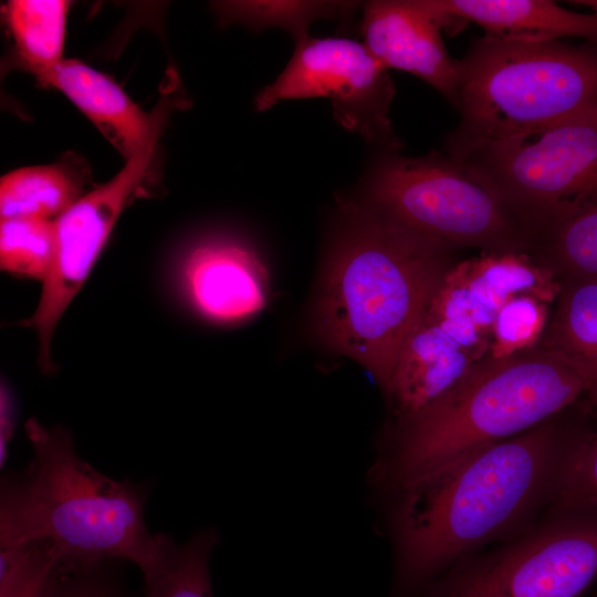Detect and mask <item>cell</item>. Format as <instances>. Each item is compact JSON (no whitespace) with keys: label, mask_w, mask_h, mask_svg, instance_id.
<instances>
[{"label":"cell","mask_w":597,"mask_h":597,"mask_svg":"<svg viewBox=\"0 0 597 597\" xmlns=\"http://www.w3.org/2000/svg\"><path fill=\"white\" fill-rule=\"evenodd\" d=\"M583 400L556 417L481 449L406 490L398 586L410 591L482 544L551 504L572 459L594 430Z\"/></svg>","instance_id":"cell-1"},{"label":"cell","mask_w":597,"mask_h":597,"mask_svg":"<svg viewBox=\"0 0 597 597\" xmlns=\"http://www.w3.org/2000/svg\"><path fill=\"white\" fill-rule=\"evenodd\" d=\"M346 222L321 281L317 335L365 367L387 392L400 353L423 321L458 250L369 208L344 203Z\"/></svg>","instance_id":"cell-2"},{"label":"cell","mask_w":597,"mask_h":597,"mask_svg":"<svg viewBox=\"0 0 597 597\" xmlns=\"http://www.w3.org/2000/svg\"><path fill=\"white\" fill-rule=\"evenodd\" d=\"M25 433L33 460L2 478L0 547L43 542L71 568L125 561L151 576L172 538L148 530L146 485L90 465L60 427L29 419Z\"/></svg>","instance_id":"cell-3"},{"label":"cell","mask_w":597,"mask_h":597,"mask_svg":"<svg viewBox=\"0 0 597 597\" xmlns=\"http://www.w3.org/2000/svg\"><path fill=\"white\" fill-rule=\"evenodd\" d=\"M591 395L593 386L579 369L536 345L485 356L442 397L404 419L395 476L406 491Z\"/></svg>","instance_id":"cell-4"},{"label":"cell","mask_w":597,"mask_h":597,"mask_svg":"<svg viewBox=\"0 0 597 597\" xmlns=\"http://www.w3.org/2000/svg\"><path fill=\"white\" fill-rule=\"evenodd\" d=\"M454 107L446 149L597 112V45L485 34L460 60Z\"/></svg>","instance_id":"cell-5"},{"label":"cell","mask_w":597,"mask_h":597,"mask_svg":"<svg viewBox=\"0 0 597 597\" xmlns=\"http://www.w3.org/2000/svg\"><path fill=\"white\" fill-rule=\"evenodd\" d=\"M363 206L430 241L486 254H530L534 239L512 210L447 153L385 151L364 184Z\"/></svg>","instance_id":"cell-6"},{"label":"cell","mask_w":597,"mask_h":597,"mask_svg":"<svg viewBox=\"0 0 597 597\" xmlns=\"http://www.w3.org/2000/svg\"><path fill=\"white\" fill-rule=\"evenodd\" d=\"M446 153L512 210L534 244L563 221L597 207V112Z\"/></svg>","instance_id":"cell-7"},{"label":"cell","mask_w":597,"mask_h":597,"mask_svg":"<svg viewBox=\"0 0 597 597\" xmlns=\"http://www.w3.org/2000/svg\"><path fill=\"white\" fill-rule=\"evenodd\" d=\"M597 580V507L551 514L506 546L468 556L425 597H580Z\"/></svg>","instance_id":"cell-8"},{"label":"cell","mask_w":597,"mask_h":597,"mask_svg":"<svg viewBox=\"0 0 597 597\" xmlns=\"http://www.w3.org/2000/svg\"><path fill=\"white\" fill-rule=\"evenodd\" d=\"M295 43L286 67L255 96V109L265 112L286 100L327 97L342 127L385 151H398L402 143L389 118L395 85L365 43L308 34Z\"/></svg>","instance_id":"cell-9"},{"label":"cell","mask_w":597,"mask_h":597,"mask_svg":"<svg viewBox=\"0 0 597 597\" xmlns=\"http://www.w3.org/2000/svg\"><path fill=\"white\" fill-rule=\"evenodd\" d=\"M157 142L126 160L111 180L85 193L54 220L55 250L40 302L24 321L39 337V363L51 370L50 346L55 327L100 255L117 218L148 175Z\"/></svg>","instance_id":"cell-10"},{"label":"cell","mask_w":597,"mask_h":597,"mask_svg":"<svg viewBox=\"0 0 597 597\" xmlns=\"http://www.w3.org/2000/svg\"><path fill=\"white\" fill-rule=\"evenodd\" d=\"M443 21L422 0H377L364 4V43L387 69L408 72L441 93L453 106L460 60L443 44Z\"/></svg>","instance_id":"cell-11"},{"label":"cell","mask_w":597,"mask_h":597,"mask_svg":"<svg viewBox=\"0 0 597 597\" xmlns=\"http://www.w3.org/2000/svg\"><path fill=\"white\" fill-rule=\"evenodd\" d=\"M181 280L190 304L212 322H241L266 302L264 264L234 240L212 239L192 248L182 262Z\"/></svg>","instance_id":"cell-12"},{"label":"cell","mask_w":597,"mask_h":597,"mask_svg":"<svg viewBox=\"0 0 597 597\" xmlns=\"http://www.w3.org/2000/svg\"><path fill=\"white\" fill-rule=\"evenodd\" d=\"M39 81L64 93L126 160L157 142L163 111L144 112L106 74L64 59Z\"/></svg>","instance_id":"cell-13"},{"label":"cell","mask_w":597,"mask_h":597,"mask_svg":"<svg viewBox=\"0 0 597 597\" xmlns=\"http://www.w3.org/2000/svg\"><path fill=\"white\" fill-rule=\"evenodd\" d=\"M479 359L473 349L425 316L400 353L387 394L408 418L442 397Z\"/></svg>","instance_id":"cell-14"},{"label":"cell","mask_w":597,"mask_h":597,"mask_svg":"<svg viewBox=\"0 0 597 597\" xmlns=\"http://www.w3.org/2000/svg\"><path fill=\"white\" fill-rule=\"evenodd\" d=\"M451 29L476 23L488 35L516 40L577 36L597 45V14L566 10L548 0H422Z\"/></svg>","instance_id":"cell-15"},{"label":"cell","mask_w":597,"mask_h":597,"mask_svg":"<svg viewBox=\"0 0 597 597\" xmlns=\"http://www.w3.org/2000/svg\"><path fill=\"white\" fill-rule=\"evenodd\" d=\"M536 346L558 354L587 377L597 409V279L558 284L553 317Z\"/></svg>","instance_id":"cell-16"},{"label":"cell","mask_w":597,"mask_h":597,"mask_svg":"<svg viewBox=\"0 0 597 597\" xmlns=\"http://www.w3.org/2000/svg\"><path fill=\"white\" fill-rule=\"evenodd\" d=\"M84 179L66 164L20 168L0 182V216L8 218H59L83 192Z\"/></svg>","instance_id":"cell-17"},{"label":"cell","mask_w":597,"mask_h":597,"mask_svg":"<svg viewBox=\"0 0 597 597\" xmlns=\"http://www.w3.org/2000/svg\"><path fill=\"white\" fill-rule=\"evenodd\" d=\"M69 7L63 0H13L6 7L18 54L38 78L64 60Z\"/></svg>","instance_id":"cell-18"},{"label":"cell","mask_w":597,"mask_h":597,"mask_svg":"<svg viewBox=\"0 0 597 597\" xmlns=\"http://www.w3.org/2000/svg\"><path fill=\"white\" fill-rule=\"evenodd\" d=\"M558 285L597 279V207L563 221L538 239L528 254Z\"/></svg>","instance_id":"cell-19"},{"label":"cell","mask_w":597,"mask_h":597,"mask_svg":"<svg viewBox=\"0 0 597 597\" xmlns=\"http://www.w3.org/2000/svg\"><path fill=\"white\" fill-rule=\"evenodd\" d=\"M217 543L213 530L197 532L177 544L171 540L158 569L145 578V597H213L209 557Z\"/></svg>","instance_id":"cell-20"},{"label":"cell","mask_w":597,"mask_h":597,"mask_svg":"<svg viewBox=\"0 0 597 597\" xmlns=\"http://www.w3.org/2000/svg\"><path fill=\"white\" fill-rule=\"evenodd\" d=\"M72 568L43 542L0 547V597H54Z\"/></svg>","instance_id":"cell-21"},{"label":"cell","mask_w":597,"mask_h":597,"mask_svg":"<svg viewBox=\"0 0 597 597\" xmlns=\"http://www.w3.org/2000/svg\"><path fill=\"white\" fill-rule=\"evenodd\" d=\"M353 2L327 1H227L216 6L220 21L244 23L256 30L281 28L295 39L307 34L318 19H336L352 13Z\"/></svg>","instance_id":"cell-22"},{"label":"cell","mask_w":597,"mask_h":597,"mask_svg":"<svg viewBox=\"0 0 597 597\" xmlns=\"http://www.w3.org/2000/svg\"><path fill=\"white\" fill-rule=\"evenodd\" d=\"M55 250L54 221L8 218L0 223V265L6 272L44 281Z\"/></svg>","instance_id":"cell-23"},{"label":"cell","mask_w":597,"mask_h":597,"mask_svg":"<svg viewBox=\"0 0 597 597\" xmlns=\"http://www.w3.org/2000/svg\"><path fill=\"white\" fill-rule=\"evenodd\" d=\"M544 318V307L537 297L521 295L510 298L495 316L492 329L496 344L491 355L504 356L534 347Z\"/></svg>","instance_id":"cell-24"},{"label":"cell","mask_w":597,"mask_h":597,"mask_svg":"<svg viewBox=\"0 0 597 597\" xmlns=\"http://www.w3.org/2000/svg\"><path fill=\"white\" fill-rule=\"evenodd\" d=\"M597 507V423L567 467L549 504L551 514Z\"/></svg>","instance_id":"cell-25"},{"label":"cell","mask_w":597,"mask_h":597,"mask_svg":"<svg viewBox=\"0 0 597 597\" xmlns=\"http://www.w3.org/2000/svg\"><path fill=\"white\" fill-rule=\"evenodd\" d=\"M114 563L75 566L65 575L54 597H126L118 576L112 570Z\"/></svg>","instance_id":"cell-26"},{"label":"cell","mask_w":597,"mask_h":597,"mask_svg":"<svg viewBox=\"0 0 597 597\" xmlns=\"http://www.w3.org/2000/svg\"><path fill=\"white\" fill-rule=\"evenodd\" d=\"M14 429V405L11 392L6 385L0 389V464L7 460L8 444Z\"/></svg>","instance_id":"cell-27"},{"label":"cell","mask_w":597,"mask_h":597,"mask_svg":"<svg viewBox=\"0 0 597 597\" xmlns=\"http://www.w3.org/2000/svg\"><path fill=\"white\" fill-rule=\"evenodd\" d=\"M591 597H597V589H596V591L593 594Z\"/></svg>","instance_id":"cell-28"}]
</instances>
